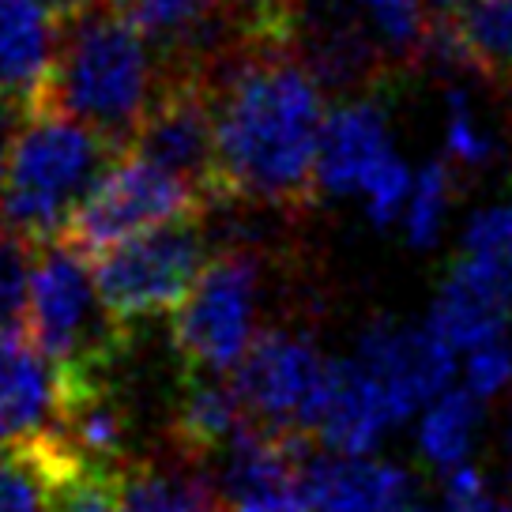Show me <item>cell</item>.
Listing matches in <instances>:
<instances>
[{"label": "cell", "mask_w": 512, "mask_h": 512, "mask_svg": "<svg viewBox=\"0 0 512 512\" xmlns=\"http://www.w3.org/2000/svg\"><path fill=\"white\" fill-rule=\"evenodd\" d=\"M253 422L234 381L223 373L181 369V392L170 418V437L185 460H215Z\"/></svg>", "instance_id": "cell-16"}, {"label": "cell", "mask_w": 512, "mask_h": 512, "mask_svg": "<svg viewBox=\"0 0 512 512\" xmlns=\"http://www.w3.org/2000/svg\"><path fill=\"white\" fill-rule=\"evenodd\" d=\"M61 377H110L113 362L132 336L117 324L98 294L95 272H87V256L76 253L64 238L42 241L34 256L27 332Z\"/></svg>", "instance_id": "cell-4"}, {"label": "cell", "mask_w": 512, "mask_h": 512, "mask_svg": "<svg viewBox=\"0 0 512 512\" xmlns=\"http://www.w3.org/2000/svg\"><path fill=\"white\" fill-rule=\"evenodd\" d=\"M445 151L452 166H467V170H479V166H486L490 155H494L490 136L479 128L475 113H471V102H467V95H460V91H452V98H448Z\"/></svg>", "instance_id": "cell-26"}, {"label": "cell", "mask_w": 512, "mask_h": 512, "mask_svg": "<svg viewBox=\"0 0 512 512\" xmlns=\"http://www.w3.org/2000/svg\"><path fill=\"white\" fill-rule=\"evenodd\" d=\"M317 72L290 42L241 46L215 83V189L219 204L249 200L302 211L317 200V151L324 132Z\"/></svg>", "instance_id": "cell-1"}, {"label": "cell", "mask_w": 512, "mask_h": 512, "mask_svg": "<svg viewBox=\"0 0 512 512\" xmlns=\"http://www.w3.org/2000/svg\"><path fill=\"white\" fill-rule=\"evenodd\" d=\"M302 490L313 512H407L415 509V482L396 464L373 456H313Z\"/></svg>", "instance_id": "cell-14"}, {"label": "cell", "mask_w": 512, "mask_h": 512, "mask_svg": "<svg viewBox=\"0 0 512 512\" xmlns=\"http://www.w3.org/2000/svg\"><path fill=\"white\" fill-rule=\"evenodd\" d=\"M505 448L512 452V411H509V422H505Z\"/></svg>", "instance_id": "cell-33"}, {"label": "cell", "mask_w": 512, "mask_h": 512, "mask_svg": "<svg viewBox=\"0 0 512 512\" xmlns=\"http://www.w3.org/2000/svg\"><path fill=\"white\" fill-rule=\"evenodd\" d=\"M369 16V27L388 53L422 57L430 46L433 23L422 12V0H351Z\"/></svg>", "instance_id": "cell-25"}, {"label": "cell", "mask_w": 512, "mask_h": 512, "mask_svg": "<svg viewBox=\"0 0 512 512\" xmlns=\"http://www.w3.org/2000/svg\"><path fill=\"white\" fill-rule=\"evenodd\" d=\"M125 151L57 110H31L12 136L8 181L0 196V226L42 245L64 234L98 177Z\"/></svg>", "instance_id": "cell-3"}, {"label": "cell", "mask_w": 512, "mask_h": 512, "mask_svg": "<svg viewBox=\"0 0 512 512\" xmlns=\"http://www.w3.org/2000/svg\"><path fill=\"white\" fill-rule=\"evenodd\" d=\"M128 471L87 464L80 452H72L49 479L46 512H121Z\"/></svg>", "instance_id": "cell-21"}, {"label": "cell", "mask_w": 512, "mask_h": 512, "mask_svg": "<svg viewBox=\"0 0 512 512\" xmlns=\"http://www.w3.org/2000/svg\"><path fill=\"white\" fill-rule=\"evenodd\" d=\"M49 12L57 19H68V16H80V12H87V8H95V4H102V0H42Z\"/></svg>", "instance_id": "cell-31"}, {"label": "cell", "mask_w": 512, "mask_h": 512, "mask_svg": "<svg viewBox=\"0 0 512 512\" xmlns=\"http://www.w3.org/2000/svg\"><path fill=\"white\" fill-rule=\"evenodd\" d=\"M354 358L381 388L396 426L415 411H426L456 373V351L430 324H400L392 317L369 324Z\"/></svg>", "instance_id": "cell-9"}, {"label": "cell", "mask_w": 512, "mask_h": 512, "mask_svg": "<svg viewBox=\"0 0 512 512\" xmlns=\"http://www.w3.org/2000/svg\"><path fill=\"white\" fill-rule=\"evenodd\" d=\"M162 61L110 0L61 19L57 61L38 110H57L128 151L162 87Z\"/></svg>", "instance_id": "cell-2"}, {"label": "cell", "mask_w": 512, "mask_h": 512, "mask_svg": "<svg viewBox=\"0 0 512 512\" xmlns=\"http://www.w3.org/2000/svg\"><path fill=\"white\" fill-rule=\"evenodd\" d=\"M411 189H415V177L411 170L403 166V159L392 151L388 159L366 177V185H362V196H366V208H369V219L377 226H388L403 208H407V200H411Z\"/></svg>", "instance_id": "cell-27"}, {"label": "cell", "mask_w": 512, "mask_h": 512, "mask_svg": "<svg viewBox=\"0 0 512 512\" xmlns=\"http://www.w3.org/2000/svg\"><path fill=\"white\" fill-rule=\"evenodd\" d=\"M452 192H456V166L448 159H433L422 166V174L415 177V189L407 200V241L415 249H433L441 238L445 215L452 208Z\"/></svg>", "instance_id": "cell-22"}, {"label": "cell", "mask_w": 512, "mask_h": 512, "mask_svg": "<svg viewBox=\"0 0 512 512\" xmlns=\"http://www.w3.org/2000/svg\"><path fill=\"white\" fill-rule=\"evenodd\" d=\"M467 388L479 396V400H490L497 392H505L512 381V343L505 336L482 343L475 351H467V366H464Z\"/></svg>", "instance_id": "cell-28"}, {"label": "cell", "mask_w": 512, "mask_h": 512, "mask_svg": "<svg viewBox=\"0 0 512 512\" xmlns=\"http://www.w3.org/2000/svg\"><path fill=\"white\" fill-rule=\"evenodd\" d=\"M464 260L486 272L512 298V204L479 211L464 234Z\"/></svg>", "instance_id": "cell-24"}, {"label": "cell", "mask_w": 512, "mask_h": 512, "mask_svg": "<svg viewBox=\"0 0 512 512\" xmlns=\"http://www.w3.org/2000/svg\"><path fill=\"white\" fill-rule=\"evenodd\" d=\"M482 418V400L471 388H445L437 400L422 411L418 422V448L433 467L441 471H456L467 464V452L475 441Z\"/></svg>", "instance_id": "cell-19"}, {"label": "cell", "mask_w": 512, "mask_h": 512, "mask_svg": "<svg viewBox=\"0 0 512 512\" xmlns=\"http://www.w3.org/2000/svg\"><path fill=\"white\" fill-rule=\"evenodd\" d=\"M204 226L200 219H177L159 230L113 245L95 256V283L106 309L128 332L144 320L177 313L192 283L204 272Z\"/></svg>", "instance_id": "cell-6"}, {"label": "cell", "mask_w": 512, "mask_h": 512, "mask_svg": "<svg viewBox=\"0 0 512 512\" xmlns=\"http://www.w3.org/2000/svg\"><path fill=\"white\" fill-rule=\"evenodd\" d=\"M497 512H512V501H509V505H497Z\"/></svg>", "instance_id": "cell-34"}, {"label": "cell", "mask_w": 512, "mask_h": 512, "mask_svg": "<svg viewBox=\"0 0 512 512\" xmlns=\"http://www.w3.org/2000/svg\"><path fill=\"white\" fill-rule=\"evenodd\" d=\"M260 260L245 249H226L204 264L189 298L174 313V351L181 369L234 373L256 339Z\"/></svg>", "instance_id": "cell-7"}, {"label": "cell", "mask_w": 512, "mask_h": 512, "mask_svg": "<svg viewBox=\"0 0 512 512\" xmlns=\"http://www.w3.org/2000/svg\"><path fill=\"white\" fill-rule=\"evenodd\" d=\"M392 128L388 113L373 98L343 102L324 117L317 151V196H354L366 177L392 155Z\"/></svg>", "instance_id": "cell-13"}, {"label": "cell", "mask_w": 512, "mask_h": 512, "mask_svg": "<svg viewBox=\"0 0 512 512\" xmlns=\"http://www.w3.org/2000/svg\"><path fill=\"white\" fill-rule=\"evenodd\" d=\"M396 418L358 358H328L302 430L336 456H369Z\"/></svg>", "instance_id": "cell-11"}, {"label": "cell", "mask_w": 512, "mask_h": 512, "mask_svg": "<svg viewBox=\"0 0 512 512\" xmlns=\"http://www.w3.org/2000/svg\"><path fill=\"white\" fill-rule=\"evenodd\" d=\"M121 512H223L219 486L200 471L128 467Z\"/></svg>", "instance_id": "cell-20"}, {"label": "cell", "mask_w": 512, "mask_h": 512, "mask_svg": "<svg viewBox=\"0 0 512 512\" xmlns=\"http://www.w3.org/2000/svg\"><path fill=\"white\" fill-rule=\"evenodd\" d=\"M433 8H467L471 0H430Z\"/></svg>", "instance_id": "cell-32"}, {"label": "cell", "mask_w": 512, "mask_h": 512, "mask_svg": "<svg viewBox=\"0 0 512 512\" xmlns=\"http://www.w3.org/2000/svg\"><path fill=\"white\" fill-rule=\"evenodd\" d=\"M57 42L61 19L42 0H0V106L19 117L42 106Z\"/></svg>", "instance_id": "cell-12"}, {"label": "cell", "mask_w": 512, "mask_h": 512, "mask_svg": "<svg viewBox=\"0 0 512 512\" xmlns=\"http://www.w3.org/2000/svg\"><path fill=\"white\" fill-rule=\"evenodd\" d=\"M426 53L467 64L490 83H512V0H471L452 19H437Z\"/></svg>", "instance_id": "cell-18"}, {"label": "cell", "mask_w": 512, "mask_h": 512, "mask_svg": "<svg viewBox=\"0 0 512 512\" xmlns=\"http://www.w3.org/2000/svg\"><path fill=\"white\" fill-rule=\"evenodd\" d=\"M12 117H19V113L8 110V106H0V196H4V181H8V159H12V136H16V128H12Z\"/></svg>", "instance_id": "cell-30"}, {"label": "cell", "mask_w": 512, "mask_h": 512, "mask_svg": "<svg viewBox=\"0 0 512 512\" xmlns=\"http://www.w3.org/2000/svg\"><path fill=\"white\" fill-rule=\"evenodd\" d=\"M38 245L0 226V332H27V305Z\"/></svg>", "instance_id": "cell-23"}, {"label": "cell", "mask_w": 512, "mask_h": 512, "mask_svg": "<svg viewBox=\"0 0 512 512\" xmlns=\"http://www.w3.org/2000/svg\"><path fill=\"white\" fill-rule=\"evenodd\" d=\"M61 373L23 332H0V441L57 430Z\"/></svg>", "instance_id": "cell-15"}, {"label": "cell", "mask_w": 512, "mask_h": 512, "mask_svg": "<svg viewBox=\"0 0 512 512\" xmlns=\"http://www.w3.org/2000/svg\"><path fill=\"white\" fill-rule=\"evenodd\" d=\"M162 87L128 151L166 166L219 204L215 189V80L208 64H166Z\"/></svg>", "instance_id": "cell-8"}, {"label": "cell", "mask_w": 512, "mask_h": 512, "mask_svg": "<svg viewBox=\"0 0 512 512\" xmlns=\"http://www.w3.org/2000/svg\"><path fill=\"white\" fill-rule=\"evenodd\" d=\"M211 208L204 192L166 166L125 151L98 177L76 215L68 219L61 238L83 256H98L121 241L159 230L177 219H200Z\"/></svg>", "instance_id": "cell-5"}, {"label": "cell", "mask_w": 512, "mask_h": 512, "mask_svg": "<svg viewBox=\"0 0 512 512\" xmlns=\"http://www.w3.org/2000/svg\"><path fill=\"white\" fill-rule=\"evenodd\" d=\"M324 366L328 358H320L309 336L272 328V332H260L238 362L234 388L256 422L275 430H302Z\"/></svg>", "instance_id": "cell-10"}, {"label": "cell", "mask_w": 512, "mask_h": 512, "mask_svg": "<svg viewBox=\"0 0 512 512\" xmlns=\"http://www.w3.org/2000/svg\"><path fill=\"white\" fill-rule=\"evenodd\" d=\"M512 320V298L497 287L486 272L475 264H460L448 272L430 309V324L437 336L445 339L452 351H475L490 339L505 336Z\"/></svg>", "instance_id": "cell-17"}, {"label": "cell", "mask_w": 512, "mask_h": 512, "mask_svg": "<svg viewBox=\"0 0 512 512\" xmlns=\"http://www.w3.org/2000/svg\"><path fill=\"white\" fill-rule=\"evenodd\" d=\"M230 512H313V509H309V497H305L302 486H290V490H272V494L230 501Z\"/></svg>", "instance_id": "cell-29"}]
</instances>
